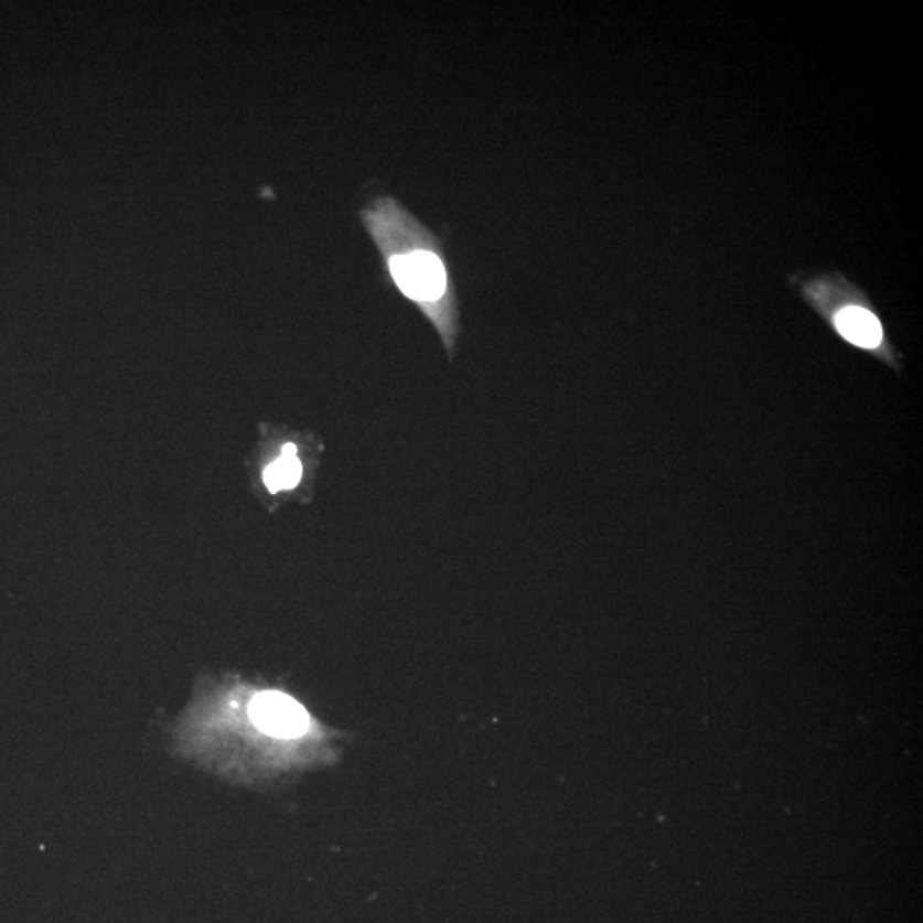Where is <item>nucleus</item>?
Returning a JSON list of instances; mask_svg holds the SVG:
<instances>
[{"label": "nucleus", "instance_id": "nucleus-1", "mask_svg": "<svg viewBox=\"0 0 923 923\" xmlns=\"http://www.w3.org/2000/svg\"><path fill=\"white\" fill-rule=\"evenodd\" d=\"M362 217L397 288L438 320L440 307L452 303L449 266L438 239L396 198H376Z\"/></svg>", "mask_w": 923, "mask_h": 923}, {"label": "nucleus", "instance_id": "nucleus-4", "mask_svg": "<svg viewBox=\"0 0 923 923\" xmlns=\"http://www.w3.org/2000/svg\"><path fill=\"white\" fill-rule=\"evenodd\" d=\"M301 479V464L298 457H285L276 460L264 472V481L270 493L281 490H293Z\"/></svg>", "mask_w": 923, "mask_h": 923}, {"label": "nucleus", "instance_id": "nucleus-5", "mask_svg": "<svg viewBox=\"0 0 923 923\" xmlns=\"http://www.w3.org/2000/svg\"><path fill=\"white\" fill-rule=\"evenodd\" d=\"M282 455L297 457V447H294V444L291 443L286 444L285 449H282Z\"/></svg>", "mask_w": 923, "mask_h": 923}, {"label": "nucleus", "instance_id": "nucleus-3", "mask_svg": "<svg viewBox=\"0 0 923 923\" xmlns=\"http://www.w3.org/2000/svg\"><path fill=\"white\" fill-rule=\"evenodd\" d=\"M836 329L855 346L874 350L882 339L879 320L863 308H845L836 315Z\"/></svg>", "mask_w": 923, "mask_h": 923}, {"label": "nucleus", "instance_id": "nucleus-2", "mask_svg": "<svg viewBox=\"0 0 923 923\" xmlns=\"http://www.w3.org/2000/svg\"><path fill=\"white\" fill-rule=\"evenodd\" d=\"M255 726L276 738H297L307 732L310 718L293 698L282 693H260L250 705Z\"/></svg>", "mask_w": 923, "mask_h": 923}]
</instances>
